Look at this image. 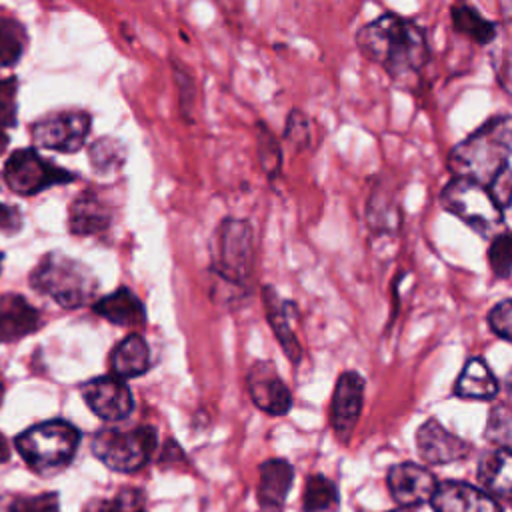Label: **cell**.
Here are the masks:
<instances>
[{
	"instance_id": "1",
	"label": "cell",
	"mask_w": 512,
	"mask_h": 512,
	"mask_svg": "<svg viewBox=\"0 0 512 512\" xmlns=\"http://www.w3.org/2000/svg\"><path fill=\"white\" fill-rule=\"evenodd\" d=\"M356 44L368 60L380 64L402 88H412L430 60L424 30L414 20L392 12L362 26Z\"/></svg>"
},
{
	"instance_id": "2",
	"label": "cell",
	"mask_w": 512,
	"mask_h": 512,
	"mask_svg": "<svg viewBox=\"0 0 512 512\" xmlns=\"http://www.w3.org/2000/svg\"><path fill=\"white\" fill-rule=\"evenodd\" d=\"M512 156V116L500 114L488 118L470 136L458 142L448 154L452 178L472 180L488 188L494 178L506 170Z\"/></svg>"
},
{
	"instance_id": "3",
	"label": "cell",
	"mask_w": 512,
	"mask_h": 512,
	"mask_svg": "<svg viewBox=\"0 0 512 512\" xmlns=\"http://www.w3.org/2000/svg\"><path fill=\"white\" fill-rule=\"evenodd\" d=\"M30 286L62 308H80L94 300L98 280L80 260L62 252H48L30 272Z\"/></svg>"
},
{
	"instance_id": "4",
	"label": "cell",
	"mask_w": 512,
	"mask_h": 512,
	"mask_svg": "<svg viewBox=\"0 0 512 512\" xmlns=\"http://www.w3.org/2000/svg\"><path fill=\"white\" fill-rule=\"evenodd\" d=\"M80 430L66 420H46L34 424L14 438L22 460L40 476L62 472L76 456Z\"/></svg>"
},
{
	"instance_id": "5",
	"label": "cell",
	"mask_w": 512,
	"mask_h": 512,
	"mask_svg": "<svg viewBox=\"0 0 512 512\" xmlns=\"http://www.w3.org/2000/svg\"><path fill=\"white\" fill-rule=\"evenodd\" d=\"M158 444V434L152 426H134L128 430L106 426L96 430L90 448L92 454L114 472H136L144 468Z\"/></svg>"
},
{
	"instance_id": "6",
	"label": "cell",
	"mask_w": 512,
	"mask_h": 512,
	"mask_svg": "<svg viewBox=\"0 0 512 512\" xmlns=\"http://www.w3.org/2000/svg\"><path fill=\"white\" fill-rule=\"evenodd\" d=\"M440 204L478 234H490L504 222V210L488 188L472 180L452 178L440 192Z\"/></svg>"
},
{
	"instance_id": "7",
	"label": "cell",
	"mask_w": 512,
	"mask_h": 512,
	"mask_svg": "<svg viewBox=\"0 0 512 512\" xmlns=\"http://www.w3.org/2000/svg\"><path fill=\"white\" fill-rule=\"evenodd\" d=\"M254 244L252 228L246 220L226 218L214 234L212 272L228 284L244 286L252 274Z\"/></svg>"
},
{
	"instance_id": "8",
	"label": "cell",
	"mask_w": 512,
	"mask_h": 512,
	"mask_svg": "<svg viewBox=\"0 0 512 512\" xmlns=\"http://www.w3.org/2000/svg\"><path fill=\"white\" fill-rule=\"evenodd\" d=\"M2 176L8 188L20 196H34L50 186L68 184L76 180V174L52 164L34 148L14 150L4 164Z\"/></svg>"
},
{
	"instance_id": "9",
	"label": "cell",
	"mask_w": 512,
	"mask_h": 512,
	"mask_svg": "<svg viewBox=\"0 0 512 512\" xmlns=\"http://www.w3.org/2000/svg\"><path fill=\"white\" fill-rule=\"evenodd\" d=\"M92 116L82 110L50 112L32 124V142L56 152H76L84 146Z\"/></svg>"
},
{
	"instance_id": "10",
	"label": "cell",
	"mask_w": 512,
	"mask_h": 512,
	"mask_svg": "<svg viewBox=\"0 0 512 512\" xmlns=\"http://www.w3.org/2000/svg\"><path fill=\"white\" fill-rule=\"evenodd\" d=\"M82 398L88 408L106 422H120L134 410V398L128 384L114 374L84 382Z\"/></svg>"
},
{
	"instance_id": "11",
	"label": "cell",
	"mask_w": 512,
	"mask_h": 512,
	"mask_svg": "<svg viewBox=\"0 0 512 512\" xmlns=\"http://www.w3.org/2000/svg\"><path fill=\"white\" fill-rule=\"evenodd\" d=\"M364 404V378L354 372L346 370L338 376L332 402H330V424L340 442H348L358 420L362 414Z\"/></svg>"
},
{
	"instance_id": "12",
	"label": "cell",
	"mask_w": 512,
	"mask_h": 512,
	"mask_svg": "<svg viewBox=\"0 0 512 512\" xmlns=\"http://www.w3.org/2000/svg\"><path fill=\"white\" fill-rule=\"evenodd\" d=\"M246 386L252 402L270 416H284L292 408V394L268 360H258L250 366Z\"/></svg>"
},
{
	"instance_id": "13",
	"label": "cell",
	"mask_w": 512,
	"mask_h": 512,
	"mask_svg": "<svg viewBox=\"0 0 512 512\" xmlns=\"http://www.w3.org/2000/svg\"><path fill=\"white\" fill-rule=\"evenodd\" d=\"M390 496L398 506H416L430 502L438 490L436 476L414 462H400L388 470L386 476Z\"/></svg>"
},
{
	"instance_id": "14",
	"label": "cell",
	"mask_w": 512,
	"mask_h": 512,
	"mask_svg": "<svg viewBox=\"0 0 512 512\" xmlns=\"http://www.w3.org/2000/svg\"><path fill=\"white\" fill-rule=\"evenodd\" d=\"M416 450L426 464L442 466L466 458L472 446L446 430L436 418H430L416 430Z\"/></svg>"
},
{
	"instance_id": "15",
	"label": "cell",
	"mask_w": 512,
	"mask_h": 512,
	"mask_svg": "<svg viewBox=\"0 0 512 512\" xmlns=\"http://www.w3.org/2000/svg\"><path fill=\"white\" fill-rule=\"evenodd\" d=\"M114 210L96 190L80 192L68 208V230L76 236H96L112 226Z\"/></svg>"
},
{
	"instance_id": "16",
	"label": "cell",
	"mask_w": 512,
	"mask_h": 512,
	"mask_svg": "<svg viewBox=\"0 0 512 512\" xmlns=\"http://www.w3.org/2000/svg\"><path fill=\"white\" fill-rule=\"evenodd\" d=\"M434 512H504L498 500L468 482L446 480L430 500Z\"/></svg>"
},
{
	"instance_id": "17",
	"label": "cell",
	"mask_w": 512,
	"mask_h": 512,
	"mask_svg": "<svg viewBox=\"0 0 512 512\" xmlns=\"http://www.w3.org/2000/svg\"><path fill=\"white\" fill-rule=\"evenodd\" d=\"M42 326L40 312L20 294H0V344L16 342Z\"/></svg>"
},
{
	"instance_id": "18",
	"label": "cell",
	"mask_w": 512,
	"mask_h": 512,
	"mask_svg": "<svg viewBox=\"0 0 512 512\" xmlns=\"http://www.w3.org/2000/svg\"><path fill=\"white\" fill-rule=\"evenodd\" d=\"M476 478L494 500H512V448H492L482 454Z\"/></svg>"
},
{
	"instance_id": "19",
	"label": "cell",
	"mask_w": 512,
	"mask_h": 512,
	"mask_svg": "<svg viewBox=\"0 0 512 512\" xmlns=\"http://www.w3.org/2000/svg\"><path fill=\"white\" fill-rule=\"evenodd\" d=\"M294 482V468L284 458H270L260 464L258 476V504L264 510H278L284 506Z\"/></svg>"
},
{
	"instance_id": "20",
	"label": "cell",
	"mask_w": 512,
	"mask_h": 512,
	"mask_svg": "<svg viewBox=\"0 0 512 512\" xmlns=\"http://www.w3.org/2000/svg\"><path fill=\"white\" fill-rule=\"evenodd\" d=\"M262 302H264V312H266L268 324H270L278 344L282 346L288 360L292 364H298L302 358V348H300V342L290 324L292 306L288 302H284L272 286L262 288Z\"/></svg>"
},
{
	"instance_id": "21",
	"label": "cell",
	"mask_w": 512,
	"mask_h": 512,
	"mask_svg": "<svg viewBox=\"0 0 512 512\" xmlns=\"http://www.w3.org/2000/svg\"><path fill=\"white\" fill-rule=\"evenodd\" d=\"M92 310L94 314L118 326H142L146 322L144 304L132 290L124 286L96 300L92 304Z\"/></svg>"
},
{
	"instance_id": "22",
	"label": "cell",
	"mask_w": 512,
	"mask_h": 512,
	"mask_svg": "<svg viewBox=\"0 0 512 512\" xmlns=\"http://www.w3.org/2000/svg\"><path fill=\"white\" fill-rule=\"evenodd\" d=\"M500 392V382L484 358H470L454 384V394L466 400H492Z\"/></svg>"
},
{
	"instance_id": "23",
	"label": "cell",
	"mask_w": 512,
	"mask_h": 512,
	"mask_svg": "<svg viewBox=\"0 0 512 512\" xmlns=\"http://www.w3.org/2000/svg\"><path fill=\"white\" fill-rule=\"evenodd\" d=\"M150 348L140 334H130L118 342L110 354L112 374L126 380L142 376L150 370Z\"/></svg>"
},
{
	"instance_id": "24",
	"label": "cell",
	"mask_w": 512,
	"mask_h": 512,
	"mask_svg": "<svg viewBox=\"0 0 512 512\" xmlns=\"http://www.w3.org/2000/svg\"><path fill=\"white\" fill-rule=\"evenodd\" d=\"M28 46L24 24L10 12L0 8V68L14 66Z\"/></svg>"
},
{
	"instance_id": "25",
	"label": "cell",
	"mask_w": 512,
	"mask_h": 512,
	"mask_svg": "<svg viewBox=\"0 0 512 512\" xmlns=\"http://www.w3.org/2000/svg\"><path fill=\"white\" fill-rule=\"evenodd\" d=\"M452 24L454 28L474 40L476 44H490L496 38V26L486 20L478 10L468 4H454L452 6Z\"/></svg>"
},
{
	"instance_id": "26",
	"label": "cell",
	"mask_w": 512,
	"mask_h": 512,
	"mask_svg": "<svg viewBox=\"0 0 512 512\" xmlns=\"http://www.w3.org/2000/svg\"><path fill=\"white\" fill-rule=\"evenodd\" d=\"M82 512H148L146 496L138 488H120L112 496H96L84 502Z\"/></svg>"
},
{
	"instance_id": "27",
	"label": "cell",
	"mask_w": 512,
	"mask_h": 512,
	"mask_svg": "<svg viewBox=\"0 0 512 512\" xmlns=\"http://www.w3.org/2000/svg\"><path fill=\"white\" fill-rule=\"evenodd\" d=\"M338 504V488L336 484L322 476L312 474L306 480L304 496H302V510L304 512H326Z\"/></svg>"
},
{
	"instance_id": "28",
	"label": "cell",
	"mask_w": 512,
	"mask_h": 512,
	"mask_svg": "<svg viewBox=\"0 0 512 512\" xmlns=\"http://www.w3.org/2000/svg\"><path fill=\"white\" fill-rule=\"evenodd\" d=\"M486 438L496 448H508L512 444V406L498 404L490 410Z\"/></svg>"
},
{
	"instance_id": "29",
	"label": "cell",
	"mask_w": 512,
	"mask_h": 512,
	"mask_svg": "<svg viewBox=\"0 0 512 512\" xmlns=\"http://www.w3.org/2000/svg\"><path fill=\"white\" fill-rule=\"evenodd\" d=\"M90 160L92 166L100 172H110L124 162V148L122 142L114 138H100L90 146Z\"/></svg>"
},
{
	"instance_id": "30",
	"label": "cell",
	"mask_w": 512,
	"mask_h": 512,
	"mask_svg": "<svg viewBox=\"0 0 512 512\" xmlns=\"http://www.w3.org/2000/svg\"><path fill=\"white\" fill-rule=\"evenodd\" d=\"M488 264L496 278H508L512 272V232L492 238L488 248Z\"/></svg>"
},
{
	"instance_id": "31",
	"label": "cell",
	"mask_w": 512,
	"mask_h": 512,
	"mask_svg": "<svg viewBox=\"0 0 512 512\" xmlns=\"http://www.w3.org/2000/svg\"><path fill=\"white\" fill-rule=\"evenodd\" d=\"M258 156L264 172L270 178H276L282 168V150L266 126H260L258 130Z\"/></svg>"
},
{
	"instance_id": "32",
	"label": "cell",
	"mask_w": 512,
	"mask_h": 512,
	"mask_svg": "<svg viewBox=\"0 0 512 512\" xmlns=\"http://www.w3.org/2000/svg\"><path fill=\"white\" fill-rule=\"evenodd\" d=\"M8 512H60V498L56 492L18 496L10 502Z\"/></svg>"
},
{
	"instance_id": "33",
	"label": "cell",
	"mask_w": 512,
	"mask_h": 512,
	"mask_svg": "<svg viewBox=\"0 0 512 512\" xmlns=\"http://www.w3.org/2000/svg\"><path fill=\"white\" fill-rule=\"evenodd\" d=\"M16 92L18 82L14 76L0 80V132L16 124Z\"/></svg>"
},
{
	"instance_id": "34",
	"label": "cell",
	"mask_w": 512,
	"mask_h": 512,
	"mask_svg": "<svg viewBox=\"0 0 512 512\" xmlns=\"http://www.w3.org/2000/svg\"><path fill=\"white\" fill-rule=\"evenodd\" d=\"M488 326L498 338L512 342V298L502 300L490 308Z\"/></svg>"
},
{
	"instance_id": "35",
	"label": "cell",
	"mask_w": 512,
	"mask_h": 512,
	"mask_svg": "<svg viewBox=\"0 0 512 512\" xmlns=\"http://www.w3.org/2000/svg\"><path fill=\"white\" fill-rule=\"evenodd\" d=\"M286 138L294 146H306L310 140V124L308 118L300 110H292L288 122H286Z\"/></svg>"
},
{
	"instance_id": "36",
	"label": "cell",
	"mask_w": 512,
	"mask_h": 512,
	"mask_svg": "<svg viewBox=\"0 0 512 512\" xmlns=\"http://www.w3.org/2000/svg\"><path fill=\"white\" fill-rule=\"evenodd\" d=\"M488 192L502 210L512 204V166H508L494 178V182L488 186Z\"/></svg>"
},
{
	"instance_id": "37",
	"label": "cell",
	"mask_w": 512,
	"mask_h": 512,
	"mask_svg": "<svg viewBox=\"0 0 512 512\" xmlns=\"http://www.w3.org/2000/svg\"><path fill=\"white\" fill-rule=\"evenodd\" d=\"M22 228V216L14 206L0 202V230L14 234Z\"/></svg>"
},
{
	"instance_id": "38",
	"label": "cell",
	"mask_w": 512,
	"mask_h": 512,
	"mask_svg": "<svg viewBox=\"0 0 512 512\" xmlns=\"http://www.w3.org/2000/svg\"><path fill=\"white\" fill-rule=\"evenodd\" d=\"M502 394H504V404L512 406V370H508L502 380Z\"/></svg>"
},
{
	"instance_id": "39",
	"label": "cell",
	"mask_w": 512,
	"mask_h": 512,
	"mask_svg": "<svg viewBox=\"0 0 512 512\" xmlns=\"http://www.w3.org/2000/svg\"><path fill=\"white\" fill-rule=\"evenodd\" d=\"M8 460H10V446H8V440L4 438V434L0 432V464L8 462Z\"/></svg>"
},
{
	"instance_id": "40",
	"label": "cell",
	"mask_w": 512,
	"mask_h": 512,
	"mask_svg": "<svg viewBox=\"0 0 512 512\" xmlns=\"http://www.w3.org/2000/svg\"><path fill=\"white\" fill-rule=\"evenodd\" d=\"M388 512H418L416 506H398L394 510H388Z\"/></svg>"
},
{
	"instance_id": "41",
	"label": "cell",
	"mask_w": 512,
	"mask_h": 512,
	"mask_svg": "<svg viewBox=\"0 0 512 512\" xmlns=\"http://www.w3.org/2000/svg\"><path fill=\"white\" fill-rule=\"evenodd\" d=\"M2 398H4V380L0 376V404H2Z\"/></svg>"
},
{
	"instance_id": "42",
	"label": "cell",
	"mask_w": 512,
	"mask_h": 512,
	"mask_svg": "<svg viewBox=\"0 0 512 512\" xmlns=\"http://www.w3.org/2000/svg\"><path fill=\"white\" fill-rule=\"evenodd\" d=\"M2 260H4V254L0 252V272H2Z\"/></svg>"
}]
</instances>
